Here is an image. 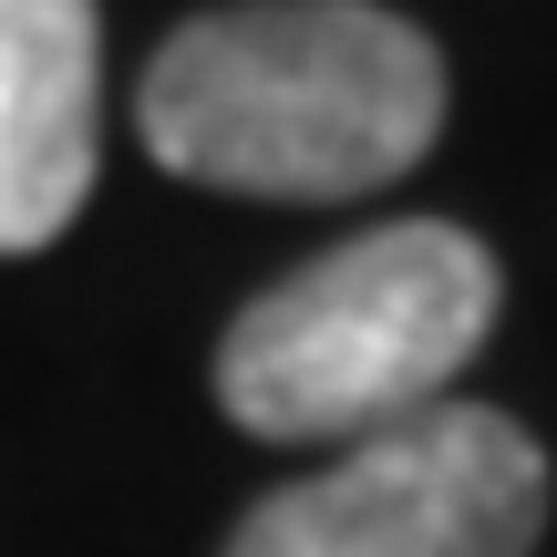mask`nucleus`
<instances>
[{"instance_id":"nucleus-1","label":"nucleus","mask_w":557,"mask_h":557,"mask_svg":"<svg viewBox=\"0 0 557 557\" xmlns=\"http://www.w3.org/2000/svg\"><path fill=\"white\" fill-rule=\"evenodd\" d=\"M135 124L186 186L331 207L434 156L444 52L382 0H238L145 62Z\"/></svg>"},{"instance_id":"nucleus-2","label":"nucleus","mask_w":557,"mask_h":557,"mask_svg":"<svg viewBox=\"0 0 557 557\" xmlns=\"http://www.w3.org/2000/svg\"><path fill=\"white\" fill-rule=\"evenodd\" d=\"M496 331V259L455 218H393L259 289L218 341V403L259 444H361L413 423Z\"/></svg>"},{"instance_id":"nucleus-3","label":"nucleus","mask_w":557,"mask_h":557,"mask_svg":"<svg viewBox=\"0 0 557 557\" xmlns=\"http://www.w3.org/2000/svg\"><path fill=\"white\" fill-rule=\"evenodd\" d=\"M547 537V455L517 413L455 403L341 444L238 517L227 557H527Z\"/></svg>"},{"instance_id":"nucleus-4","label":"nucleus","mask_w":557,"mask_h":557,"mask_svg":"<svg viewBox=\"0 0 557 557\" xmlns=\"http://www.w3.org/2000/svg\"><path fill=\"white\" fill-rule=\"evenodd\" d=\"M94 0H0V259H32L94 197L103 156Z\"/></svg>"}]
</instances>
